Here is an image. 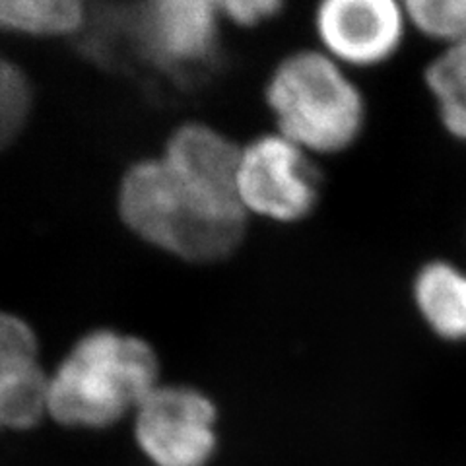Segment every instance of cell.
I'll return each instance as SVG.
<instances>
[{
    "instance_id": "6da1fadb",
    "label": "cell",
    "mask_w": 466,
    "mask_h": 466,
    "mask_svg": "<svg viewBox=\"0 0 466 466\" xmlns=\"http://www.w3.org/2000/svg\"><path fill=\"white\" fill-rule=\"evenodd\" d=\"M159 385L156 350L109 329L82 337L49 375V416L72 428H109L135 416Z\"/></svg>"
},
{
    "instance_id": "7a4b0ae2",
    "label": "cell",
    "mask_w": 466,
    "mask_h": 466,
    "mask_svg": "<svg viewBox=\"0 0 466 466\" xmlns=\"http://www.w3.org/2000/svg\"><path fill=\"white\" fill-rule=\"evenodd\" d=\"M265 101L276 133L309 156H337L360 140L368 107L344 66L317 49L284 56L270 72Z\"/></svg>"
},
{
    "instance_id": "3957f363",
    "label": "cell",
    "mask_w": 466,
    "mask_h": 466,
    "mask_svg": "<svg viewBox=\"0 0 466 466\" xmlns=\"http://www.w3.org/2000/svg\"><path fill=\"white\" fill-rule=\"evenodd\" d=\"M123 224L156 249L193 265H210L238 249L247 222L210 214L173 179L162 157L130 166L119 185Z\"/></svg>"
},
{
    "instance_id": "277c9868",
    "label": "cell",
    "mask_w": 466,
    "mask_h": 466,
    "mask_svg": "<svg viewBox=\"0 0 466 466\" xmlns=\"http://www.w3.org/2000/svg\"><path fill=\"white\" fill-rule=\"evenodd\" d=\"M320 198L313 156L279 133H267L241 146L238 202L245 218L274 224H298L309 218Z\"/></svg>"
},
{
    "instance_id": "5b68a950",
    "label": "cell",
    "mask_w": 466,
    "mask_h": 466,
    "mask_svg": "<svg viewBox=\"0 0 466 466\" xmlns=\"http://www.w3.org/2000/svg\"><path fill=\"white\" fill-rule=\"evenodd\" d=\"M135 440L154 466H208L220 445V414L207 392L159 383L133 416Z\"/></svg>"
},
{
    "instance_id": "8992f818",
    "label": "cell",
    "mask_w": 466,
    "mask_h": 466,
    "mask_svg": "<svg viewBox=\"0 0 466 466\" xmlns=\"http://www.w3.org/2000/svg\"><path fill=\"white\" fill-rule=\"evenodd\" d=\"M320 51L344 68L389 63L406 37L404 5L397 0H325L313 16Z\"/></svg>"
},
{
    "instance_id": "52a82bcc",
    "label": "cell",
    "mask_w": 466,
    "mask_h": 466,
    "mask_svg": "<svg viewBox=\"0 0 466 466\" xmlns=\"http://www.w3.org/2000/svg\"><path fill=\"white\" fill-rule=\"evenodd\" d=\"M241 146L207 123H185L171 133L159 156L173 179L210 214L247 222L238 202Z\"/></svg>"
},
{
    "instance_id": "ba28073f",
    "label": "cell",
    "mask_w": 466,
    "mask_h": 466,
    "mask_svg": "<svg viewBox=\"0 0 466 466\" xmlns=\"http://www.w3.org/2000/svg\"><path fill=\"white\" fill-rule=\"evenodd\" d=\"M220 27L214 0H157L138 18L144 51L167 68L208 63L220 46Z\"/></svg>"
},
{
    "instance_id": "9c48e42d",
    "label": "cell",
    "mask_w": 466,
    "mask_h": 466,
    "mask_svg": "<svg viewBox=\"0 0 466 466\" xmlns=\"http://www.w3.org/2000/svg\"><path fill=\"white\" fill-rule=\"evenodd\" d=\"M412 301L435 339L466 342V270L451 260H428L412 279Z\"/></svg>"
},
{
    "instance_id": "30bf717a",
    "label": "cell",
    "mask_w": 466,
    "mask_h": 466,
    "mask_svg": "<svg viewBox=\"0 0 466 466\" xmlns=\"http://www.w3.org/2000/svg\"><path fill=\"white\" fill-rule=\"evenodd\" d=\"M424 82L447 135L466 142V41L437 55L424 70Z\"/></svg>"
},
{
    "instance_id": "8fae6325",
    "label": "cell",
    "mask_w": 466,
    "mask_h": 466,
    "mask_svg": "<svg viewBox=\"0 0 466 466\" xmlns=\"http://www.w3.org/2000/svg\"><path fill=\"white\" fill-rule=\"evenodd\" d=\"M49 414V373L39 360L0 373V430H29Z\"/></svg>"
},
{
    "instance_id": "7c38bea8",
    "label": "cell",
    "mask_w": 466,
    "mask_h": 466,
    "mask_svg": "<svg viewBox=\"0 0 466 466\" xmlns=\"http://www.w3.org/2000/svg\"><path fill=\"white\" fill-rule=\"evenodd\" d=\"M86 20V6L75 0H0L3 32L58 37L82 32Z\"/></svg>"
},
{
    "instance_id": "4fadbf2b",
    "label": "cell",
    "mask_w": 466,
    "mask_h": 466,
    "mask_svg": "<svg viewBox=\"0 0 466 466\" xmlns=\"http://www.w3.org/2000/svg\"><path fill=\"white\" fill-rule=\"evenodd\" d=\"M408 25L447 47L466 41V0H406Z\"/></svg>"
},
{
    "instance_id": "5bb4252c",
    "label": "cell",
    "mask_w": 466,
    "mask_h": 466,
    "mask_svg": "<svg viewBox=\"0 0 466 466\" xmlns=\"http://www.w3.org/2000/svg\"><path fill=\"white\" fill-rule=\"evenodd\" d=\"M34 109V90L25 72L0 56V154L16 142Z\"/></svg>"
},
{
    "instance_id": "9a60e30c",
    "label": "cell",
    "mask_w": 466,
    "mask_h": 466,
    "mask_svg": "<svg viewBox=\"0 0 466 466\" xmlns=\"http://www.w3.org/2000/svg\"><path fill=\"white\" fill-rule=\"evenodd\" d=\"M37 360V337L18 315L0 311V373Z\"/></svg>"
},
{
    "instance_id": "2e32d148",
    "label": "cell",
    "mask_w": 466,
    "mask_h": 466,
    "mask_svg": "<svg viewBox=\"0 0 466 466\" xmlns=\"http://www.w3.org/2000/svg\"><path fill=\"white\" fill-rule=\"evenodd\" d=\"M216 6L222 22L245 29L267 24L284 8L279 0H224V3H216Z\"/></svg>"
}]
</instances>
